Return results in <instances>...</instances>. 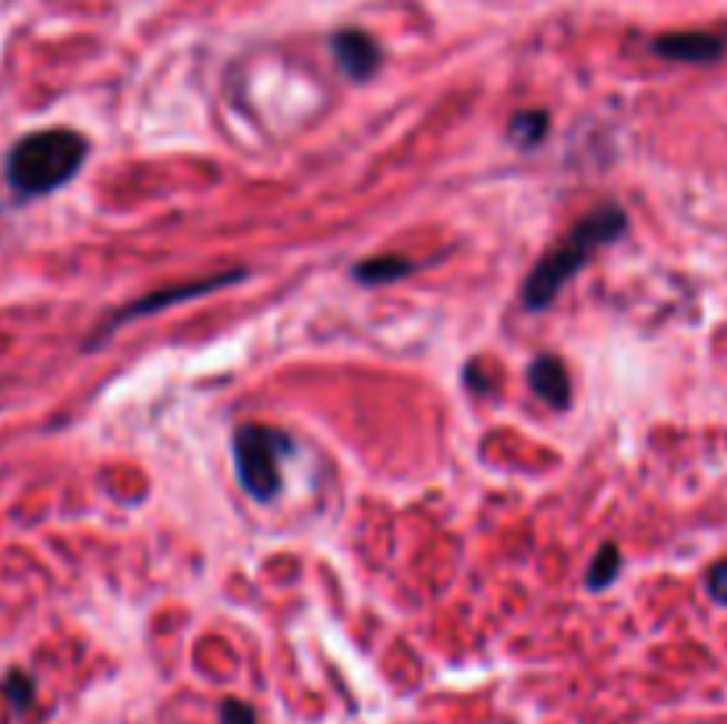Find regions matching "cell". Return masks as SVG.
<instances>
[{
	"instance_id": "1",
	"label": "cell",
	"mask_w": 727,
	"mask_h": 724,
	"mask_svg": "<svg viewBox=\"0 0 727 724\" xmlns=\"http://www.w3.org/2000/svg\"><path fill=\"white\" fill-rule=\"evenodd\" d=\"M89 157V139L75 129L26 132L4 157V181L14 199H40L75 178Z\"/></svg>"
},
{
	"instance_id": "2",
	"label": "cell",
	"mask_w": 727,
	"mask_h": 724,
	"mask_svg": "<svg viewBox=\"0 0 727 724\" xmlns=\"http://www.w3.org/2000/svg\"><path fill=\"white\" fill-rule=\"evenodd\" d=\"M622 231H625V210L622 207H599V210L582 217L565 239H561L547 257L533 267V274L525 278V288H522L525 310H547V305L557 299L561 288H565L578 270L593 260V252L599 245L614 242Z\"/></svg>"
},
{
	"instance_id": "3",
	"label": "cell",
	"mask_w": 727,
	"mask_h": 724,
	"mask_svg": "<svg viewBox=\"0 0 727 724\" xmlns=\"http://www.w3.org/2000/svg\"><path fill=\"white\" fill-rule=\"evenodd\" d=\"M287 433L263 426V423H245L234 433V469L245 491L256 501H274L281 491V459L287 455Z\"/></svg>"
},
{
	"instance_id": "4",
	"label": "cell",
	"mask_w": 727,
	"mask_h": 724,
	"mask_svg": "<svg viewBox=\"0 0 727 724\" xmlns=\"http://www.w3.org/2000/svg\"><path fill=\"white\" fill-rule=\"evenodd\" d=\"M245 278V270H231V274H213L206 281H189V284H174V288H160V292L153 295H145L132 305H124V310H118L111 320L103 323V328L85 341V349H97L103 345L107 338H111L121 323H129V320H139V316H150V313H160V310H168V305L174 302H185V299H199V295H210L216 292V288H224V284H234V281H242Z\"/></svg>"
},
{
	"instance_id": "5",
	"label": "cell",
	"mask_w": 727,
	"mask_h": 724,
	"mask_svg": "<svg viewBox=\"0 0 727 724\" xmlns=\"http://www.w3.org/2000/svg\"><path fill=\"white\" fill-rule=\"evenodd\" d=\"M334 61L337 68L349 76L352 82H366L376 76V68L384 64V50H380V43L373 40L370 32H362V29H341L334 40Z\"/></svg>"
},
{
	"instance_id": "6",
	"label": "cell",
	"mask_w": 727,
	"mask_h": 724,
	"mask_svg": "<svg viewBox=\"0 0 727 724\" xmlns=\"http://www.w3.org/2000/svg\"><path fill=\"white\" fill-rule=\"evenodd\" d=\"M727 50V36L720 32H667L653 40V53L681 64H710Z\"/></svg>"
},
{
	"instance_id": "7",
	"label": "cell",
	"mask_w": 727,
	"mask_h": 724,
	"mask_svg": "<svg viewBox=\"0 0 727 724\" xmlns=\"http://www.w3.org/2000/svg\"><path fill=\"white\" fill-rule=\"evenodd\" d=\"M529 388L536 398H543L551 409H565L572 402V380L565 362L557 355H539L529 366Z\"/></svg>"
},
{
	"instance_id": "8",
	"label": "cell",
	"mask_w": 727,
	"mask_h": 724,
	"mask_svg": "<svg viewBox=\"0 0 727 724\" xmlns=\"http://www.w3.org/2000/svg\"><path fill=\"white\" fill-rule=\"evenodd\" d=\"M412 270H415V263L405 260V257H373L366 263H355L352 278L359 284H391V281L408 278Z\"/></svg>"
},
{
	"instance_id": "9",
	"label": "cell",
	"mask_w": 727,
	"mask_h": 724,
	"mask_svg": "<svg viewBox=\"0 0 727 724\" xmlns=\"http://www.w3.org/2000/svg\"><path fill=\"white\" fill-rule=\"evenodd\" d=\"M547 111H518L512 118V124H507V139L515 142L518 150H533L536 142H543V135H547Z\"/></svg>"
},
{
	"instance_id": "10",
	"label": "cell",
	"mask_w": 727,
	"mask_h": 724,
	"mask_svg": "<svg viewBox=\"0 0 727 724\" xmlns=\"http://www.w3.org/2000/svg\"><path fill=\"white\" fill-rule=\"evenodd\" d=\"M617 572H622V551H617L614 543H604L599 554L593 557V569L586 575V586L589 590H607L617 579Z\"/></svg>"
},
{
	"instance_id": "11",
	"label": "cell",
	"mask_w": 727,
	"mask_h": 724,
	"mask_svg": "<svg viewBox=\"0 0 727 724\" xmlns=\"http://www.w3.org/2000/svg\"><path fill=\"white\" fill-rule=\"evenodd\" d=\"M0 693H4V700L11 703V711L26 714L36 703V682H32V675L11 667V672L4 675V682H0Z\"/></svg>"
},
{
	"instance_id": "12",
	"label": "cell",
	"mask_w": 727,
	"mask_h": 724,
	"mask_svg": "<svg viewBox=\"0 0 727 724\" xmlns=\"http://www.w3.org/2000/svg\"><path fill=\"white\" fill-rule=\"evenodd\" d=\"M221 724H256V711L242 700H224L221 703Z\"/></svg>"
},
{
	"instance_id": "13",
	"label": "cell",
	"mask_w": 727,
	"mask_h": 724,
	"mask_svg": "<svg viewBox=\"0 0 727 724\" xmlns=\"http://www.w3.org/2000/svg\"><path fill=\"white\" fill-rule=\"evenodd\" d=\"M706 590H710L717 604H727V561H717V565L710 569V575H706Z\"/></svg>"
}]
</instances>
